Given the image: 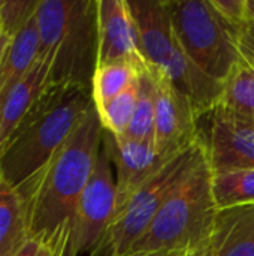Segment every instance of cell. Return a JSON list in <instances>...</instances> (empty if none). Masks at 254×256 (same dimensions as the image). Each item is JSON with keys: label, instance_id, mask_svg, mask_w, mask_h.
I'll return each instance as SVG.
<instances>
[{"label": "cell", "instance_id": "cell-1", "mask_svg": "<svg viewBox=\"0 0 254 256\" xmlns=\"http://www.w3.org/2000/svg\"><path fill=\"white\" fill-rule=\"evenodd\" d=\"M103 141V126L96 106L85 116L48 165L13 189L19 194L28 236L64 256L70 224L87 188Z\"/></svg>", "mask_w": 254, "mask_h": 256}, {"label": "cell", "instance_id": "cell-2", "mask_svg": "<svg viewBox=\"0 0 254 256\" xmlns=\"http://www.w3.org/2000/svg\"><path fill=\"white\" fill-rule=\"evenodd\" d=\"M93 106L88 88L48 86L0 148V174L4 184L18 189L43 170Z\"/></svg>", "mask_w": 254, "mask_h": 256}, {"label": "cell", "instance_id": "cell-3", "mask_svg": "<svg viewBox=\"0 0 254 256\" xmlns=\"http://www.w3.org/2000/svg\"><path fill=\"white\" fill-rule=\"evenodd\" d=\"M37 58L48 66V86L91 90L99 57L97 0H39Z\"/></svg>", "mask_w": 254, "mask_h": 256}, {"label": "cell", "instance_id": "cell-4", "mask_svg": "<svg viewBox=\"0 0 254 256\" xmlns=\"http://www.w3.org/2000/svg\"><path fill=\"white\" fill-rule=\"evenodd\" d=\"M217 212L213 170L205 152L202 160L169 195L147 232L129 252H190L205 248L210 243Z\"/></svg>", "mask_w": 254, "mask_h": 256}, {"label": "cell", "instance_id": "cell-5", "mask_svg": "<svg viewBox=\"0 0 254 256\" xmlns=\"http://www.w3.org/2000/svg\"><path fill=\"white\" fill-rule=\"evenodd\" d=\"M166 4L184 54L207 75L223 82L240 62L237 32L211 0H166Z\"/></svg>", "mask_w": 254, "mask_h": 256}, {"label": "cell", "instance_id": "cell-6", "mask_svg": "<svg viewBox=\"0 0 254 256\" xmlns=\"http://www.w3.org/2000/svg\"><path fill=\"white\" fill-rule=\"evenodd\" d=\"M204 156L205 147L201 138H198L193 146L168 160L160 171L117 212L100 256L126 255L147 232L169 195L187 178Z\"/></svg>", "mask_w": 254, "mask_h": 256}, {"label": "cell", "instance_id": "cell-7", "mask_svg": "<svg viewBox=\"0 0 254 256\" xmlns=\"http://www.w3.org/2000/svg\"><path fill=\"white\" fill-rule=\"evenodd\" d=\"M115 213V172L102 141L96 168L78 201L70 224L64 256L102 255Z\"/></svg>", "mask_w": 254, "mask_h": 256}, {"label": "cell", "instance_id": "cell-8", "mask_svg": "<svg viewBox=\"0 0 254 256\" xmlns=\"http://www.w3.org/2000/svg\"><path fill=\"white\" fill-rule=\"evenodd\" d=\"M202 118L207 129L199 128V138L213 172L254 168V120L219 106Z\"/></svg>", "mask_w": 254, "mask_h": 256}, {"label": "cell", "instance_id": "cell-9", "mask_svg": "<svg viewBox=\"0 0 254 256\" xmlns=\"http://www.w3.org/2000/svg\"><path fill=\"white\" fill-rule=\"evenodd\" d=\"M150 72L156 86L154 146L162 156L171 159L198 141L199 117L190 100L166 76Z\"/></svg>", "mask_w": 254, "mask_h": 256}, {"label": "cell", "instance_id": "cell-10", "mask_svg": "<svg viewBox=\"0 0 254 256\" xmlns=\"http://www.w3.org/2000/svg\"><path fill=\"white\" fill-rule=\"evenodd\" d=\"M103 146L115 172L117 212L171 159L162 156L151 142L114 136L103 129ZM117 214V213H115Z\"/></svg>", "mask_w": 254, "mask_h": 256}, {"label": "cell", "instance_id": "cell-11", "mask_svg": "<svg viewBox=\"0 0 254 256\" xmlns=\"http://www.w3.org/2000/svg\"><path fill=\"white\" fill-rule=\"evenodd\" d=\"M97 66L123 62L148 69L129 0H97Z\"/></svg>", "mask_w": 254, "mask_h": 256}, {"label": "cell", "instance_id": "cell-12", "mask_svg": "<svg viewBox=\"0 0 254 256\" xmlns=\"http://www.w3.org/2000/svg\"><path fill=\"white\" fill-rule=\"evenodd\" d=\"M129 6L148 69L163 72L178 50L166 0H136L129 2Z\"/></svg>", "mask_w": 254, "mask_h": 256}, {"label": "cell", "instance_id": "cell-13", "mask_svg": "<svg viewBox=\"0 0 254 256\" xmlns=\"http://www.w3.org/2000/svg\"><path fill=\"white\" fill-rule=\"evenodd\" d=\"M208 249L211 256H254V204L219 208Z\"/></svg>", "mask_w": 254, "mask_h": 256}, {"label": "cell", "instance_id": "cell-14", "mask_svg": "<svg viewBox=\"0 0 254 256\" xmlns=\"http://www.w3.org/2000/svg\"><path fill=\"white\" fill-rule=\"evenodd\" d=\"M46 87L48 66L45 62L37 58L27 75L0 104V148L40 100Z\"/></svg>", "mask_w": 254, "mask_h": 256}, {"label": "cell", "instance_id": "cell-15", "mask_svg": "<svg viewBox=\"0 0 254 256\" xmlns=\"http://www.w3.org/2000/svg\"><path fill=\"white\" fill-rule=\"evenodd\" d=\"M39 56V32L36 14L10 39L0 62V104L27 75Z\"/></svg>", "mask_w": 254, "mask_h": 256}, {"label": "cell", "instance_id": "cell-16", "mask_svg": "<svg viewBox=\"0 0 254 256\" xmlns=\"http://www.w3.org/2000/svg\"><path fill=\"white\" fill-rule=\"evenodd\" d=\"M28 240L22 200L7 188L0 194V256H13Z\"/></svg>", "mask_w": 254, "mask_h": 256}, {"label": "cell", "instance_id": "cell-17", "mask_svg": "<svg viewBox=\"0 0 254 256\" xmlns=\"http://www.w3.org/2000/svg\"><path fill=\"white\" fill-rule=\"evenodd\" d=\"M217 106L231 114L254 120V66L240 58L223 81V92Z\"/></svg>", "mask_w": 254, "mask_h": 256}, {"label": "cell", "instance_id": "cell-18", "mask_svg": "<svg viewBox=\"0 0 254 256\" xmlns=\"http://www.w3.org/2000/svg\"><path fill=\"white\" fill-rule=\"evenodd\" d=\"M147 70L145 68H139L133 63H108L96 68L93 82H91V94L94 100V106L100 108L115 96L127 90L133 86L141 74Z\"/></svg>", "mask_w": 254, "mask_h": 256}, {"label": "cell", "instance_id": "cell-19", "mask_svg": "<svg viewBox=\"0 0 254 256\" xmlns=\"http://www.w3.org/2000/svg\"><path fill=\"white\" fill-rule=\"evenodd\" d=\"M156 86L150 69L144 70L139 78V98L129 128L121 135L129 140L154 144V118H156Z\"/></svg>", "mask_w": 254, "mask_h": 256}, {"label": "cell", "instance_id": "cell-20", "mask_svg": "<svg viewBox=\"0 0 254 256\" xmlns=\"http://www.w3.org/2000/svg\"><path fill=\"white\" fill-rule=\"evenodd\" d=\"M213 192L219 208L254 204V168L213 172Z\"/></svg>", "mask_w": 254, "mask_h": 256}, {"label": "cell", "instance_id": "cell-21", "mask_svg": "<svg viewBox=\"0 0 254 256\" xmlns=\"http://www.w3.org/2000/svg\"><path fill=\"white\" fill-rule=\"evenodd\" d=\"M141 78V76H139ZM139 98V80L100 108H96L106 132L121 136L130 124Z\"/></svg>", "mask_w": 254, "mask_h": 256}, {"label": "cell", "instance_id": "cell-22", "mask_svg": "<svg viewBox=\"0 0 254 256\" xmlns=\"http://www.w3.org/2000/svg\"><path fill=\"white\" fill-rule=\"evenodd\" d=\"M39 0H12L0 2V27L10 39L36 14Z\"/></svg>", "mask_w": 254, "mask_h": 256}, {"label": "cell", "instance_id": "cell-23", "mask_svg": "<svg viewBox=\"0 0 254 256\" xmlns=\"http://www.w3.org/2000/svg\"><path fill=\"white\" fill-rule=\"evenodd\" d=\"M211 3L237 33L243 22L250 16L249 0H211Z\"/></svg>", "mask_w": 254, "mask_h": 256}, {"label": "cell", "instance_id": "cell-24", "mask_svg": "<svg viewBox=\"0 0 254 256\" xmlns=\"http://www.w3.org/2000/svg\"><path fill=\"white\" fill-rule=\"evenodd\" d=\"M237 48L240 58L254 66V16H249L237 33Z\"/></svg>", "mask_w": 254, "mask_h": 256}, {"label": "cell", "instance_id": "cell-25", "mask_svg": "<svg viewBox=\"0 0 254 256\" xmlns=\"http://www.w3.org/2000/svg\"><path fill=\"white\" fill-rule=\"evenodd\" d=\"M40 249H42V244L37 240L30 238L13 256H39Z\"/></svg>", "mask_w": 254, "mask_h": 256}, {"label": "cell", "instance_id": "cell-26", "mask_svg": "<svg viewBox=\"0 0 254 256\" xmlns=\"http://www.w3.org/2000/svg\"><path fill=\"white\" fill-rule=\"evenodd\" d=\"M184 250H142V252H129L123 256H186Z\"/></svg>", "mask_w": 254, "mask_h": 256}, {"label": "cell", "instance_id": "cell-27", "mask_svg": "<svg viewBox=\"0 0 254 256\" xmlns=\"http://www.w3.org/2000/svg\"><path fill=\"white\" fill-rule=\"evenodd\" d=\"M9 42H10V38H9V36H6V34L3 33L1 27H0V62H1V57H3L4 50L7 48Z\"/></svg>", "mask_w": 254, "mask_h": 256}, {"label": "cell", "instance_id": "cell-28", "mask_svg": "<svg viewBox=\"0 0 254 256\" xmlns=\"http://www.w3.org/2000/svg\"><path fill=\"white\" fill-rule=\"evenodd\" d=\"M186 256H211V254H210V249H208V244H207L205 248H201V249L187 252Z\"/></svg>", "mask_w": 254, "mask_h": 256}, {"label": "cell", "instance_id": "cell-29", "mask_svg": "<svg viewBox=\"0 0 254 256\" xmlns=\"http://www.w3.org/2000/svg\"><path fill=\"white\" fill-rule=\"evenodd\" d=\"M39 256H60V255H58V254H55L54 250H51V249H48V248L42 246Z\"/></svg>", "mask_w": 254, "mask_h": 256}, {"label": "cell", "instance_id": "cell-30", "mask_svg": "<svg viewBox=\"0 0 254 256\" xmlns=\"http://www.w3.org/2000/svg\"><path fill=\"white\" fill-rule=\"evenodd\" d=\"M249 14L254 16V0H249Z\"/></svg>", "mask_w": 254, "mask_h": 256}, {"label": "cell", "instance_id": "cell-31", "mask_svg": "<svg viewBox=\"0 0 254 256\" xmlns=\"http://www.w3.org/2000/svg\"><path fill=\"white\" fill-rule=\"evenodd\" d=\"M4 189H7V186L4 184V182H3V178H1V174H0V194H1Z\"/></svg>", "mask_w": 254, "mask_h": 256}]
</instances>
